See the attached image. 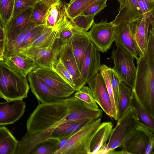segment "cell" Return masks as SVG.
I'll list each match as a JSON object with an SVG mask.
<instances>
[{
  "mask_svg": "<svg viewBox=\"0 0 154 154\" xmlns=\"http://www.w3.org/2000/svg\"><path fill=\"white\" fill-rule=\"evenodd\" d=\"M0 26L3 29H4V26L3 25V24H2L1 21V20L0 19Z\"/></svg>",
  "mask_w": 154,
  "mask_h": 154,
  "instance_id": "obj_48",
  "label": "cell"
},
{
  "mask_svg": "<svg viewBox=\"0 0 154 154\" xmlns=\"http://www.w3.org/2000/svg\"><path fill=\"white\" fill-rule=\"evenodd\" d=\"M110 79L114 97L117 109L119 93V86L121 80L112 68L110 69Z\"/></svg>",
  "mask_w": 154,
  "mask_h": 154,
  "instance_id": "obj_42",
  "label": "cell"
},
{
  "mask_svg": "<svg viewBox=\"0 0 154 154\" xmlns=\"http://www.w3.org/2000/svg\"><path fill=\"white\" fill-rule=\"evenodd\" d=\"M33 7L12 18L5 27V44L13 39L31 22Z\"/></svg>",
  "mask_w": 154,
  "mask_h": 154,
  "instance_id": "obj_20",
  "label": "cell"
},
{
  "mask_svg": "<svg viewBox=\"0 0 154 154\" xmlns=\"http://www.w3.org/2000/svg\"><path fill=\"white\" fill-rule=\"evenodd\" d=\"M150 8L154 10V0H145Z\"/></svg>",
  "mask_w": 154,
  "mask_h": 154,
  "instance_id": "obj_46",
  "label": "cell"
},
{
  "mask_svg": "<svg viewBox=\"0 0 154 154\" xmlns=\"http://www.w3.org/2000/svg\"><path fill=\"white\" fill-rule=\"evenodd\" d=\"M143 14V18L154 21V11L152 9L145 0H137Z\"/></svg>",
  "mask_w": 154,
  "mask_h": 154,
  "instance_id": "obj_43",
  "label": "cell"
},
{
  "mask_svg": "<svg viewBox=\"0 0 154 154\" xmlns=\"http://www.w3.org/2000/svg\"><path fill=\"white\" fill-rule=\"evenodd\" d=\"M94 120L88 118H81L62 123L53 131L52 137L60 139L69 137L82 127Z\"/></svg>",
  "mask_w": 154,
  "mask_h": 154,
  "instance_id": "obj_23",
  "label": "cell"
},
{
  "mask_svg": "<svg viewBox=\"0 0 154 154\" xmlns=\"http://www.w3.org/2000/svg\"><path fill=\"white\" fill-rule=\"evenodd\" d=\"M117 121L116 126L112 130L106 144V154H112L113 151L119 147L125 139L137 128L140 124L131 106Z\"/></svg>",
  "mask_w": 154,
  "mask_h": 154,
  "instance_id": "obj_6",
  "label": "cell"
},
{
  "mask_svg": "<svg viewBox=\"0 0 154 154\" xmlns=\"http://www.w3.org/2000/svg\"><path fill=\"white\" fill-rule=\"evenodd\" d=\"M0 56H3V52L0 47Z\"/></svg>",
  "mask_w": 154,
  "mask_h": 154,
  "instance_id": "obj_47",
  "label": "cell"
},
{
  "mask_svg": "<svg viewBox=\"0 0 154 154\" xmlns=\"http://www.w3.org/2000/svg\"><path fill=\"white\" fill-rule=\"evenodd\" d=\"M49 7L39 0L33 8L31 16V22L36 26L45 25L47 13Z\"/></svg>",
  "mask_w": 154,
  "mask_h": 154,
  "instance_id": "obj_31",
  "label": "cell"
},
{
  "mask_svg": "<svg viewBox=\"0 0 154 154\" xmlns=\"http://www.w3.org/2000/svg\"><path fill=\"white\" fill-rule=\"evenodd\" d=\"M45 27V25L35 26L28 31L25 35L20 46L19 51L29 47L42 34Z\"/></svg>",
  "mask_w": 154,
  "mask_h": 154,
  "instance_id": "obj_35",
  "label": "cell"
},
{
  "mask_svg": "<svg viewBox=\"0 0 154 154\" xmlns=\"http://www.w3.org/2000/svg\"><path fill=\"white\" fill-rule=\"evenodd\" d=\"M15 0H0V19L4 29L11 19Z\"/></svg>",
  "mask_w": 154,
  "mask_h": 154,
  "instance_id": "obj_34",
  "label": "cell"
},
{
  "mask_svg": "<svg viewBox=\"0 0 154 154\" xmlns=\"http://www.w3.org/2000/svg\"><path fill=\"white\" fill-rule=\"evenodd\" d=\"M18 141L8 128L0 126V154H14Z\"/></svg>",
  "mask_w": 154,
  "mask_h": 154,
  "instance_id": "obj_27",
  "label": "cell"
},
{
  "mask_svg": "<svg viewBox=\"0 0 154 154\" xmlns=\"http://www.w3.org/2000/svg\"><path fill=\"white\" fill-rule=\"evenodd\" d=\"M36 0V1H38V0Z\"/></svg>",
  "mask_w": 154,
  "mask_h": 154,
  "instance_id": "obj_51",
  "label": "cell"
},
{
  "mask_svg": "<svg viewBox=\"0 0 154 154\" xmlns=\"http://www.w3.org/2000/svg\"><path fill=\"white\" fill-rule=\"evenodd\" d=\"M116 46L117 49L112 51L111 57L114 61L112 69L121 80L133 90L136 74L134 57L120 46Z\"/></svg>",
  "mask_w": 154,
  "mask_h": 154,
  "instance_id": "obj_7",
  "label": "cell"
},
{
  "mask_svg": "<svg viewBox=\"0 0 154 154\" xmlns=\"http://www.w3.org/2000/svg\"><path fill=\"white\" fill-rule=\"evenodd\" d=\"M57 30L59 32V38L62 44L70 41L74 34L72 25L70 21L67 20Z\"/></svg>",
  "mask_w": 154,
  "mask_h": 154,
  "instance_id": "obj_37",
  "label": "cell"
},
{
  "mask_svg": "<svg viewBox=\"0 0 154 154\" xmlns=\"http://www.w3.org/2000/svg\"><path fill=\"white\" fill-rule=\"evenodd\" d=\"M71 23L77 27L87 31L94 21V18L80 15L70 20Z\"/></svg>",
  "mask_w": 154,
  "mask_h": 154,
  "instance_id": "obj_40",
  "label": "cell"
},
{
  "mask_svg": "<svg viewBox=\"0 0 154 154\" xmlns=\"http://www.w3.org/2000/svg\"><path fill=\"white\" fill-rule=\"evenodd\" d=\"M74 0H70V2H72V1H74Z\"/></svg>",
  "mask_w": 154,
  "mask_h": 154,
  "instance_id": "obj_50",
  "label": "cell"
},
{
  "mask_svg": "<svg viewBox=\"0 0 154 154\" xmlns=\"http://www.w3.org/2000/svg\"><path fill=\"white\" fill-rule=\"evenodd\" d=\"M152 22L149 19L142 18L140 20L133 23L132 36L143 54L147 47L149 29Z\"/></svg>",
  "mask_w": 154,
  "mask_h": 154,
  "instance_id": "obj_24",
  "label": "cell"
},
{
  "mask_svg": "<svg viewBox=\"0 0 154 154\" xmlns=\"http://www.w3.org/2000/svg\"><path fill=\"white\" fill-rule=\"evenodd\" d=\"M113 127L111 122L101 123L90 142V154H97L102 147L106 143Z\"/></svg>",
  "mask_w": 154,
  "mask_h": 154,
  "instance_id": "obj_25",
  "label": "cell"
},
{
  "mask_svg": "<svg viewBox=\"0 0 154 154\" xmlns=\"http://www.w3.org/2000/svg\"><path fill=\"white\" fill-rule=\"evenodd\" d=\"M5 45V34L4 29L0 26V47L3 52Z\"/></svg>",
  "mask_w": 154,
  "mask_h": 154,
  "instance_id": "obj_44",
  "label": "cell"
},
{
  "mask_svg": "<svg viewBox=\"0 0 154 154\" xmlns=\"http://www.w3.org/2000/svg\"><path fill=\"white\" fill-rule=\"evenodd\" d=\"M62 43L59 38L50 46L44 48L30 47L20 50L19 54L34 61L38 67L52 69L59 58Z\"/></svg>",
  "mask_w": 154,
  "mask_h": 154,
  "instance_id": "obj_8",
  "label": "cell"
},
{
  "mask_svg": "<svg viewBox=\"0 0 154 154\" xmlns=\"http://www.w3.org/2000/svg\"><path fill=\"white\" fill-rule=\"evenodd\" d=\"M115 28L112 22H107L106 20L93 22L88 33L90 41L99 51L106 52L110 49L114 42Z\"/></svg>",
  "mask_w": 154,
  "mask_h": 154,
  "instance_id": "obj_9",
  "label": "cell"
},
{
  "mask_svg": "<svg viewBox=\"0 0 154 154\" xmlns=\"http://www.w3.org/2000/svg\"><path fill=\"white\" fill-rule=\"evenodd\" d=\"M76 91L74 95V97L92 107L99 108L89 87L84 85Z\"/></svg>",
  "mask_w": 154,
  "mask_h": 154,
  "instance_id": "obj_36",
  "label": "cell"
},
{
  "mask_svg": "<svg viewBox=\"0 0 154 154\" xmlns=\"http://www.w3.org/2000/svg\"><path fill=\"white\" fill-rule=\"evenodd\" d=\"M133 91L131 88L121 81L119 86V97L117 105V120L123 115L130 106Z\"/></svg>",
  "mask_w": 154,
  "mask_h": 154,
  "instance_id": "obj_28",
  "label": "cell"
},
{
  "mask_svg": "<svg viewBox=\"0 0 154 154\" xmlns=\"http://www.w3.org/2000/svg\"><path fill=\"white\" fill-rule=\"evenodd\" d=\"M99 0H75L66 6L67 15L70 20L80 15L89 6Z\"/></svg>",
  "mask_w": 154,
  "mask_h": 154,
  "instance_id": "obj_30",
  "label": "cell"
},
{
  "mask_svg": "<svg viewBox=\"0 0 154 154\" xmlns=\"http://www.w3.org/2000/svg\"><path fill=\"white\" fill-rule=\"evenodd\" d=\"M72 25L74 34L69 42L78 68L81 72L85 51L90 40L88 32Z\"/></svg>",
  "mask_w": 154,
  "mask_h": 154,
  "instance_id": "obj_18",
  "label": "cell"
},
{
  "mask_svg": "<svg viewBox=\"0 0 154 154\" xmlns=\"http://www.w3.org/2000/svg\"><path fill=\"white\" fill-rule=\"evenodd\" d=\"M102 111L74 97H68L60 101L40 103L30 114L26 125L27 132L39 133L54 129L65 122L81 118L94 120L100 118Z\"/></svg>",
  "mask_w": 154,
  "mask_h": 154,
  "instance_id": "obj_1",
  "label": "cell"
},
{
  "mask_svg": "<svg viewBox=\"0 0 154 154\" xmlns=\"http://www.w3.org/2000/svg\"><path fill=\"white\" fill-rule=\"evenodd\" d=\"M52 69L58 73L67 83L76 91L75 85L72 76L64 66L59 58L55 62Z\"/></svg>",
  "mask_w": 154,
  "mask_h": 154,
  "instance_id": "obj_38",
  "label": "cell"
},
{
  "mask_svg": "<svg viewBox=\"0 0 154 154\" xmlns=\"http://www.w3.org/2000/svg\"><path fill=\"white\" fill-rule=\"evenodd\" d=\"M119 147L121 154H154V133L140 123Z\"/></svg>",
  "mask_w": 154,
  "mask_h": 154,
  "instance_id": "obj_5",
  "label": "cell"
},
{
  "mask_svg": "<svg viewBox=\"0 0 154 154\" xmlns=\"http://www.w3.org/2000/svg\"><path fill=\"white\" fill-rule=\"evenodd\" d=\"M59 142L57 138H49L35 148L31 154H55L58 149Z\"/></svg>",
  "mask_w": 154,
  "mask_h": 154,
  "instance_id": "obj_32",
  "label": "cell"
},
{
  "mask_svg": "<svg viewBox=\"0 0 154 154\" xmlns=\"http://www.w3.org/2000/svg\"><path fill=\"white\" fill-rule=\"evenodd\" d=\"M133 23L124 22L116 26L114 42L116 45L120 46L136 59L143 54L132 36Z\"/></svg>",
  "mask_w": 154,
  "mask_h": 154,
  "instance_id": "obj_12",
  "label": "cell"
},
{
  "mask_svg": "<svg viewBox=\"0 0 154 154\" xmlns=\"http://www.w3.org/2000/svg\"><path fill=\"white\" fill-rule=\"evenodd\" d=\"M111 68L105 64L101 65L99 69L100 73L104 81L111 100L114 115V119L117 121V109L114 97L110 79Z\"/></svg>",
  "mask_w": 154,
  "mask_h": 154,
  "instance_id": "obj_33",
  "label": "cell"
},
{
  "mask_svg": "<svg viewBox=\"0 0 154 154\" xmlns=\"http://www.w3.org/2000/svg\"><path fill=\"white\" fill-rule=\"evenodd\" d=\"M143 18V14L137 0H125L119 6L118 14L112 21L114 26L124 22H137Z\"/></svg>",
  "mask_w": 154,
  "mask_h": 154,
  "instance_id": "obj_19",
  "label": "cell"
},
{
  "mask_svg": "<svg viewBox=\"0 0 154 154\" xmlns=\"http://www.w3.org/2000/svg\"><path fill=\"white\" fill-rule=\"evenodd\" d=\"M4 60L11 69L25 77L38 67L32 60L21 54L11 56Z\"/></svg>",
  "mask_w": 154,
  "mask_h": 154,
  "instance_id": "obj_21",
  "label": "cell"
},
{
  "mask_svg": "<svg viewBox=\"0 0 154 154\" xmlns=\"http://www.w3.org/2000/svg\"><path fill=\"white\" fill-rule=\"evenodd\" d=\"M101 65L100 51L90 41L86 48L81 70L86 83L98 73Z\"/></svg>",
  "mask_w": 154,
  "mask_h": 154,
  "instance_id": "obj_15",
  "label": "cell"
},
{
  "mask_svg": "<svg viewBox=\"0 0 154 154\" xmlns=\"http://www.w3.org/2000/svg\"><path fill=\"white\" fill-rule=\"evenodd\" d=\"M67 17L66 5L62 3L61 0H59L49 8L45 26L57 29L68 20Z\"/></svg>",
  "mask_w": 154,
  "mask_h": 154,
  "instance_id": "obj_22",
  "label": "cell"
},
{
  "mask_svg": "<svg viewBox=\"0 0 154 154\" xmlns=\"http://www.w3.org/2000/svg\"><path fill=\"white\" fill-rule=\"evenodd\" d=\"M59 58L72 76L76 91L78 90L86 82L82 76L69 42L62 44Z\"/></svg>",
  "mask_w": 154,
  "mask_h": 154,
  "instance_id": "obj_14",
  "label": "cell"
},
{
  "mask_svg": "<svg viewBox=\"0 0 154 154\" xmlns=\"http://www.w3.org/2000/svg\"><path fill=\"white\" fill-rule=\"evenodd\" d=\"M130 106L134 111L140 123L154 132V117L146 112L140 105L133 91Z\"/></svg>",
  "mask_w": 154,
  "mask_h": 154,
  "instance_id": "obj_26",
  "label": "cell"
},
{
  "mask_svg": "<svg viewBox=\"0 0 154 154\" xmlns=\"http://www.w3.org/2000/svg\"><path fill=\"white\" fill-rule=\"evenodd\" d=\"M26 103L17 99L0 103V125L12 124L23 115Z\"/></svg>",
  "mask_w": 154,
  "mask_h": 154,
  "instance_id": "obj_16",
  "label": "cell"
},
{
  "mask_svg": "<svg viewBox=\"0 0 154 154\" xmlns=\"http://www.w3.org/2000/svg\"><path fill=\"white\" fill-rule=\"evenodd\" d=\"M29 87L26 77L15 71L4 60L0 61V97L6 101L26 98Z\"/></svg>",
  "mask_w": 154,
  "mask_h": 154,
  "instance_id": "obj_3",
  "label": "cell"
},
{
  "mask_svg": "<svg viewBox=\"0 0 154 154\" xmlns=\"http://www.w3.org/2000/svg\"><path fill=\"white\" fill-rule=\"evenodd\" d=\"M101 123L99 118L86 125L70 136L55 154H90V142Z\"/></svg>",
  "mask_w": 154,
  "mask_h": 154,
  "instance_id": "obj_4",
  "label": "cell"
},
{
  "mask_svg": "<svg viewBox=\"0 0 154 154\" xmlns=\"http://www.w3.org/2000/svg\"><path fill=\"white\" fill-rule=\"evenodd\" d=\"M33 71L49 87L66 97L76 91L52 69L38 67Z\"/></svg>",
  "mask_w": 154,
  "mask_h": 154,
  "instance_id": "obj_13",
  "label": "cell"
},
{
  "mask_svg": "<svg viewBox=\"0 0 154 154\" xmlns=\"http://www.w3.org/2000/svg\"><path fill=\"white\" fill-rule=\"evenodd\" d=\"M136 59L137 67L133 90L141 106L154 117V30H150L146 50Z\"/></svg>",
  "mask_w": 154,
  "mask_h": 154,
  "instance_id": "obj_2",
  "label": "cell"
},
{
  "mask_svg": "<svg viewBox=\"0 0 154 154\" xmlns=\"http://www.w3.org/2000/svg\"><path fill=\"white\" fill-rule=\"evenodd\" d=\"M107 0H99L89 6L80 15L94 18L107 6Z\"/></svg>",
  "mask_w": 154,
  "mask_h": 154,
  "instance_id": "obj_39",
  "label": "cell"
},
{
  "mask_svg": "<svg viewBox=\"0 0 154 154\" xmlns=\"http://www.w3.org/2000/svg\"><path fill=\"white\" fill-rule=\"evenodd\" d=\"M27 75L31 91L41 103L57 102L67 98L49 87L37 76L33 71Z\"/></svg>",
  "mask_w": 154,
  "mask_h": 154,
  "instance_id": "obj_10",
  "label": "cell"
},
{
  "mask_svg": "<svg viewBox=\"0 0 154 154\" xmlns=\"http://www.w3.org/2000/svg\"><path fill=\"white\" fill-rule=\"evenodd\" d=\"M49 8L57 2L59 0H39Z\"/></svg>",
  "mask_w": 154,
  "mask_h": 154,
  "instance_id": "obj_45",
  "label": "cell"
},
{
  "mask_svg": "<svg viewBox=\"0 0 154 154\" xmlns=\"http://www.w3.org/2000/svg\"><path fill=\"white\" fill-rule=\"evenodd\" d=\"M59 32L57 29L48 27L45 26L42 34L29 47H47L53 44L59 38Z\"/></svg>",
  "mask_w": 154,
  "mask_h": 154,
  "instance_id": "obj_29",
  "label": "cell"
},
{
  "mask_svg": "<svg viewBox=\"0 0 154 154\" xmlns=\"http://www.w3.org/2000/svg\"><path fill=\"white\" fill-rule=\"evenodd\" d=\"M38 1L35 0H15L12 18L33 7Z\"/></svg>",
  "mask_w": 154,
  "mask_h": 154,
  "instance_id": "obj_41",
  "label": "cell"
},
{
  "mask_svg": "<svg viewBox=\"0 0 154 154\" xmlns=\"http://www.w3.org/2000/svg\"><path fill=\"white\" fill-rule=\"evenodd\" d=\"M53 129L30 134L27 132L18 141L14 154H31L32 151L46 140L52 137Z\"/></svg>",
  "mask_w": 154,
  "mask_h": 154,
  "instance_id": "obj_17",
  "label": "cell"
},
{
  "mask_svg": "<svg viewBox=\"0 0 154 154\" xmlns=\"http://www.w3.org/2000/svg\"><path fill=\"white\" fill-rule=\"evenodd\" d=\"M87 83L92 91L97 104L107 115L113 119L111 100L102 75L98 73Z\"/></svg>",
  "mask_w": 154,
  "mask_h": 154,
  "instance_id": "obj_11",
  "label": "cell"
},
{
  "mask_svg": "<svg viewBox=\"0 0 154 154\" xmlns=\"http://www.w3.org/2000/svg\"><path fill=\"white\" fill-rule=\"evenodd\" d=\"M4 57L3 56H0V61L4 60Z\"/></svg>",
  "mask_w": 154,
  "mask_h": 154,
  "instance_id": "obj_49",
  "label": "cell"
}]
</instances>
